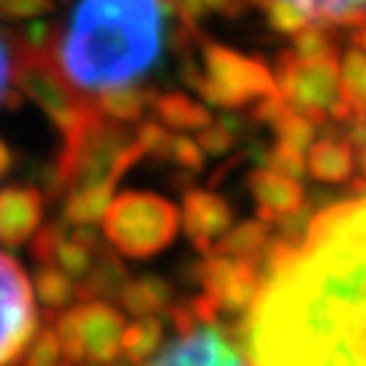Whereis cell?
<instances>
[{"label": "cell", "mask_w": 366, "mask_h": 366, "mask_svg": "<svg viewBox=\"0 0 366 366\" xmlns=\"http://www.w3.org/2000/svg\"><path fill=\"white\" fill-rule=\"evenodd\" d=\"M252 366H366V198L315 212L247 312Z\"/></svg>", "instance_id": "obj_1"}, {"label": "cell", "mask_w": 366, "mask_h": 366, "mask_svg": "<svg viewBox=\"0 0 366 366\" xmlns=\"http://www.w3.org/2000/svg\"><path fill=\"white\" fill-rule=\"evenodd\" d=\"M171 19L169 0H79L57 36V66L81 92L136 84L160 63Z\"/></svg>", "instance_id": "obj_2"}, {"label": "cell", "mask_w": 366, "mask_h": 366, "mask_svg": "<svg viewBox=\"0 0 366 366\" xmlns=\"http://www.w3.org/2000/svg\"><path fill=\"white\" fill-rule=\"evenodd\" d=\"M142 157L144 152L136 144V136L95 109L84 122L63 136V147L54 160L44 166L39 179L46 201H57L81 187H114Z\"/></svg>", "instance_id": "obj_3"}, {"label": "cell", "mask_w": 366, "mask_h": 366, "mask_svg": "<svg viewBox=\"0 0 366 366\" xmlns=\"http://www.w3.org/2000/svg\"><path fill=\"white\" fill-rule=\"evenodd\" d=\"M201 54H204V74L198 71L193 54L182 57V81L196 90L207 104L220 109H244L252 98L274 95L277 79L272 68L261 57L239 54L217 41L201 36Z\"/></svg>", "instance_id": "obj_4"}, {"label": "cell", "mask_w": 366, "mask_h": 366, "mask_svg": "<svg viewBox=\"0 0 366 366\" xmlns=\"http://www.w3.org/2000/svg\"><path fill=\"white\" fill-rule=\"evenodd\" d=\"M182 214L163 196L128 190L112 198L104 212V236L125 258L142 261L171 247L179 234Z\"/></svg>", "instance_id": "obj_5"}, {"label": "cell", "mask_w": 366, "mask_h": 366, "mask_svg": "<svg viewBox=\"0 0 366 366\" xmlns=\"http://www.w3.org/2000/svg\"><path fill=\"white\" fill-rule=\"evenodd\" d=\"M11 76L16 90L25 98H30L46 117L52 119V125L60 131V136L71 133L79 122H84L98 109L95 101L74 90V84L63 76V71L57 66V57H54L57 44L46 46V49H30V46H22L16 41H11Z\"/></svg>", "instance_id": "obj_6"}, {"label": "cell", "mask_w": 366, "mask_h": 366, "mask_svg": "<svg viewBox=\"0 0 366 366\" xmlns=\"http://www.w3.org/2000/svg\"><path fill=\"white\" fill-rule=\"evenodd\" d=\"M277 81L280 95L288 101L293 112L315 125L328 119V109L340 98V63L328 60H299L293 49L277 54Z\"/></svg>", "instance_id": "obj_7"}, {"label": "cell", "mask_w": 366, "mask_h": 366, "mask_svg": "<svg viewBox=\"0 0 366 366\" xmlns=\"http://www.w3.org/2000/svg\"><path fill=\"white\" fill-rule=\"evenodd\" d=\"M39 334L33 285L16 258L0 252V366H22Z\"/></svg>", "instance_id": "obj_8"}, {"label": "cell", "mask_w": 366, "mask_h": 366, "mask_svg": "<svg viewBox=\"0 0 366 366\" xmlns=\"http://www.w3.org/2000/svg\"><path fill=\"white\" fill-rule=\"evenodd\" d=\"M74 310L81 337L84 361L92 366H117L122 355L125 315L114 310L109 301H79Z\"/></svg>", "instance_id": "obj_9"}, {"label": "cell", "mask_w": 366, "mask_h": 366, "mask_svg": "<svg viewBox=\"0 0 366 366\" xmlns=\"http://www.w3.org/2000/svg\"><path fill=\"white\" fill-rule=\"evenodd\" d=\"M182 225L190 244L201 255H212L214 239H220L234 225V207L222 196H214L209 190H184L182 201Z\"/></svg>", "instance_id": "obj_10"}, {"label": "cell", "mask_w": 366, "mask_h": 366, "mask_svg": "<svg viewBox=\"0 0 366 366\" xmlns=\"http://www.w3.org/2000/svg\"><path fill=\"white\" fill-rule=\"evenodd\" d=\"M234 345L225 340L220 323L198 326L190 334H179L147 366H222Z\"/></svg>", "instance_id": "obj_11"}, {"label": "cell", "mask_w": 366, "mask_h": 366, "mask_svg": "<svg viewBox=\"0 0 366 366\" xmlns=\"http://www.w3.org/2000/svg\"><path fill=\"white\" fill-rule=\"evenodd\" d=\"M44 220V193L33 184L0 190V244L22 247Z\"/></svg>", "instance_id": "obj_12"}, {"label": "cell", "mask_w": 366, "mask_h": 366, "mask_svg": "<svg viewBox=\"0 0 366 366\" xmlns=\"http://www.w3.org/2000/svg\"><path fill=\"white\" fill-rule=\"evenodd\" d=\"M247 184L249 196L255 198L258 204V220L266 222V225H274L282 214L288 212H296L304 204V187L299 184V179H290V177H282L272 169H252L247 174Z\"/></svg>", "instance_id": "obj_13"}, {"label": "cell", "mask_w": 366, "mask_h": 366, "mask_svg": "<svg viewBox=\"0 0 366 366\" xmlns=\"http://www.w3.org/2000/svg\"><path fill=\"white\" fill-rule=\"evenodd\" d=\"M355 149L353 144L345 139L340 128H326L323 139L310 147V157H307V171L312 174L317 182H347L355 174Z\"/></svg>", "instance_id": "obj_14"}, {"label": "cell", "mask_w": 366, "mask_h": 366, "mask_svg": "<svg viewBox=\"0 0 366 366\" xmlns=\"http://www.w3.org/2000/svg\"><path fill=\"white\" fill-rule=\"evenodd\" d=\"M128 282H131V274H128L125 263L104 244L95 252V261H92L87 277L79 280L74 296L79 301H119Z\"/></svg>", "instance_id": "obj_15"}, {"label": "cell", "mask_w": 366, "mask_h": 366, "mask_svg": "<svg viewBox=\"0 0 366 366\" xmlns=\"http://www.w3.org/2000/svg\"><path fill=\"white\" fill-rule=\"evenodd\" d=\"M249 6L263 9L272 0H247ZM288 3L307 19L326 27L340 25H364L366 22V0H280Z\"/></svg>", "instance_id": "obj_16"}, {"label": "cell", "mask_w": 366, "mask_h": 366, "mask_svg": "<svg viewBox=\"0 0 366 366\" xmlns=\"http://www.w3.org/2000/svg\"><path fill=\"white\" fill-rule=\"evenodd\" d=\"M174 301V288L163 277L155 274H144L131 280L122 296H119V304L128 310L136 317H157V315H166V310Z\"/></svg>", "instance_id": "obj_17"}, {"label": "cell", "mask_w": 366, "mask_h": 366, "mask_svg": "<svg viewBox=\"0 0 366 366\" xmlns=\"http://www.w3.org/2000/svg\"><path fill=\"white\" fill-rule=\"evenodd\" d=\"M160 92L155 87H117V90H106L98 95V112L112 122L128 125V122H139L144 117L147 106H155V98Z\"/></svg>", "instance_id": "obj_18"}, {"label": "cell", "mask_w": 366, "mask_h": 366, "mask_svg": "<svg viewBox=\"0 0 366 366\" xmlns=\"http://www.w3.org/2000/svg\"><path fill=\"white\" fill-rule=\"evenodd\" d=\"M272 239V225L255 220H244L242 225H231V231L214 242L212 252L214 255H228V258H244V261H261L263 249Z\"/></svg>", "instance_id": "obj_19"}, {"label": "cell", "mask_w": 366, "mask_h": 366, "mask_svg": "<svg viewBox=\"0 0 366 366\" xmlns=\"http://www.w3.org/2000/svg\"><path fill=\"white\" fill-rule=\"evenodd\" d=\"M157 117L177 131H201L212 125V112L207 106L190 101L184 92H163L155 98Z\"/></svg>", "instance_id": "obj_20"}, {"label": "cell", "mask_w": 366, "mask_h": 366, "mask_svg": "<svg viewBox=\"0 0 366 366\" xmlns=\"http://www.w3.org/2000/svg\"><path fill=\"white\" fill-rule=\"evenodd\" d=\"M166 326L160 317H139L133 326H125L122 334V358L128 366H144L160 350Z\"/></svg>", "instance_id": "obj_21"}, {"label": "cell", "mask_w": 366, "mask_h": 366, "mask_svg": "<svg viewBox=\"0 0 366 366\" xmlns=\"http://www.w3.org/2000/svg\"><path fill=\"white\" fill-rule=\"evenodd\" d=\"M112 184H98V187H81L71 190L63 204V217L71 225H92L104 217L106 207L112 204Z\"/></svg>", "instance_id": "obj_22"}, {"label": "cell", "mask_w": 366, "mask_h": 366, "mask_svg": "<svg viewBox=\"0 0 366 366\" xmlns=\"http://www.w3.org/2000/svg\"><path fill=\"white\" fill-rule=\"evenodd\" d=\"M33 282H36V293H39L41 304L46 307V320H54L57 310H63L68 301L74 299V290H76L71 277L63 269H54L52 263L39 266Z\"/></svg>", "instance_id": "obj_23"}, {"label": "cell", "mask_w": 366, "mask_h": 366, "mask_svg": "<svg viewBox=\"0 0 366 366\" xmlns=\"http://www.w3.org/2000/svg\"><path fill=\"white\" fill-rule=\"evenodd\" d=\"M342 90L340 98L353 106L355 114L366 112V54L358 46H350L342 57L340 68Z\"/></svg>", "instance_id": "obj_24"}, {"label": "cell", "mask_w": 366, "mask_h": 366, "mask_svg": "<svg viewBox=\"0 0 366 366\" xmlns=\"http://www.w3.org/2000/svg\"><path fill=\"white\" fill-rule=\"evenodd\" d=\"M293 52L299 60H328L337 57V41L328 33L326 25L307 22L299 33H293Z\"/></svg>", "instance_id": "obj_25"}, {"label": "cell", "mask_w": 366, "mask_h": 366, "mask_svg": "<svg viewBox=\"0 0 366 366\" xmlns=\"http://www.w3.org/2000/svg\"><path fill=\"white\" fill-rule=\"evenodd\" d=\"M272 128L277 133V144L290 147L296 152H307L315 144V136H317V125L310 122L307 117H301L293 109H288Z\"/></svg>", "instance_id": "obj_26"}, {"label": "cell", "mask_w": 366, "mask_h": 366, "mask_svg": "<svg viewBox=\"0 0 366 366\" xmlns=\"http://www.w3.org/2000/svg\"><path fill=\"white\" fill-rule=\"evenodd\" d=\"M92 261H95V252L84 244H79L76 239H71V234L60 242L57 255H54V266H60L68 277H76V280L87 277V272L92 269Z\"/></svg>", "instance_id": "obj_27"}, {"label": "cell", "mask_w": 366, "mask_h": 366, "mask_svg": "<svg viewBox=\"0 0 366 366\" xmlns=\"http://www.w3.org/2000/svg\"><path fill=\"white\" fill-rule=\"evenodd\" d=\"M66 236H68L66 222H46L39 234L30 239V258L39 263V266H46V263L54 266L57 247H60V242Z\"/></svg>", "instance_id": "obj_28"}, {"label": "cell", "mask_w": 366, "mask_h": 366, "mask_svg": "<svg viewBox=\"0 0 366 366\" xmlns=\"http://www.w3.org/2000/svg\"><path fill=\"white\" fill-rule=\"evenodd\" d=\"M60 361V340H57V331L54 326L41 328L36 334V340L30 342L22 366H57Z\"/></svg>", "instance_id": "obj_29"}, {"label": "cell", "mask_w": 366, "mask_h": 366, "mask_svg": "<svg viewBox=\"0 0 366 366\" xmlns=\"http://www.w3.org/2000/svg\"><path fill=\"white\" fill-rule=\"evenodd\" d=\"M261 169H272L282 177H290V179H299L307 174V160L301 157V152L290 149V147L282 144H269L266 155H263Z\"/></svg>", "instance_id": "obj_30"}, {"label": "cell", "mask_w": 366, "mask_h": 366, "mask_svg": "<svg viewBox=\"0 0 366 366\" xmlns=\"http://www.w3.org/2000/svg\"><path fill=\"white\" fill-rule=\"evenodd\" d=\"M136 144L142 147V152L155 160H169L171 149V133L160 122H142L136 131Z\"/></svg>", "instance_id": "obj_31"}, {"label": "cell", "mask_w": 366, "mask_h": 366, "mask_svg": "<svg viewBox=\"0 0 366 366\" xmlns=\"http://www.w3.org/2000/svg\"><path fill=\"white\" fill-rule=\"evenodd\" d=\"M169 160L177 163L179 169L190 171V174H201L204 171V149L193 139H187V136H171Z\"/></svg>", "instance_id": "obj_32"}, {"label": "cell", "mask_w": 366, "mask_h": 366, "mask_svg": "<svg viewBox=\"0 0 366 366\" xmlns=\"http://www.w3.org/2000/svg\"><path fill=\"white\" fill-rule=\"evenodd\" d=\"M263 11H266V22H269V27H272L274 33H285V36L290 33V36H293V33H299L301 27L307 25V19H304L293 6L280 3V0L266 3Z\"/></svg>", "instance_id": "obj_33"}, {"label": "cell", "mask_w": 366, "mask_h": 366, "mask_svg": "<svg viewBox=\"0 0 366 366\" xmlns=\"http://www.w3.org/2000/svg\"><path fill=\"white\" fill-rule=\"evenodd\" d=\"M236 139H239L236 133H231L228 128H222L220 122H217V125H207V128H201V131H198L196 144L204 149V155L222 157V155H228V152L236 147Z\"/></svg>", "instance_id": "obj_34"}, {"label": "cell", "mask_w": 366, "mask_h": 366, "mask_svg": "<svg viewBox=\"0 0 366 366\" xmlns=\"http://www.w3.org/2000/svg\"><path fill=\"white\" fill-rule=\"evenodd\" d=\"M57 36H60V27L52 22H30V25L19 27L11 36V41L30 46V49H46V46L57 44Z\"/></svg>", "instance_id": "obj_35"}, {"label": "cell", "mask_w": 366, "mask_h": 366, "mask_svg": "<svg viewBox=\"0 0 366 366\" xmlns=\"http://www.w3.org/2000/svg\"><path fill=\"white\" fill-rule=\"evenodd\" d=\"M52 9V0H0V16L9 22L41 16V14H49Z\"/></svg>", "instance_id": "obj_36"}, {"label": "cell", "mask_w": 366, "mask_h": 366, "mask_svg": "<svg viewBox=\"0 0 366 366\" xmlns=\"http://www.w3.org/2000/svg\"><path fill=\"white\" fill-rule=\"evenodd\" d=\"M288 109H290L288 101H285L280 92H274V95L258 98V104L252 106V112H249V119H252V122H263V125H274L277 119L282 117Z\"/></svg>", "instance_id": "obj_37"}, {"label": "cell", "mask_w": 366, "mask_h": 366, "mask_svg": "<svg viewBox=\"0 0 366 366\" xmlns=\"http://www.w3.org/2000/svg\"><path fill=\"white\" fill-rule=\"evenodd\" d=\"M9 81H11V52L6 46V39L0 36V106H6L9 95H11Z\"/></svg>", "instance_id": "obj_38"}, {"label": "cell", "mask_w": 366, "mask_h": 366, "mask_svg": "<svg viewBox=\"0 0 366 366\" xmlns=\"http://www.w3.org/2000/svg\"><path fill=\"white\" fill-rule=\"evenodd\" d=\"M345 139L353 144V149H366V112L364 114H355L350 122H347V131H345Z\"/></svg>", "instance_id": "obj_39"}, {"label": "cell", "mask_w": 366, "mask_h": 366, "mask_svg": "<svg viewBox=\"0 0 366 366\" xmlns=\"http://www.w3.org/2000/svg\"><path fill=\"white\" fill-rule=\"evenodd\" d=\"M14 163H16V155H14V149L9 144H6L3 139H0V179L11 174Z\"/></svg>", "instance_id": "obj_40"}, {"label": "cell", "mask_w": 366, "mask_h": 366, "mask_svg": "<svg viewBox=\"0 0 366 366\" xmlns=\"http://www.w3.org/2000/svg\"><path fill=\"white\" fill-rule=\"evenodd\" d=\"M222 366H252L247 361V358H244V355L239 353V350H231V353H228V358H225V361H222Z\"/></svg>", "instance_id": "obj_41"}, {"label": "cell", "mask_w": 366, "mask_h": 366, "mask_svg": "<svg viewBox=\"0 0 366 366\" xmlns=\"http://www.w3.org/2000/svg\"><path fill=\"white\" fill-rule=\"evenodd\" d=\"M353 46H358V49L366 54V22L353 33Z\"/></svg>", "instance_id": "obj_42"}, {"label": "cell", "mask_w": 366, "mask_h": 366, "mask_svg": "<svg viewBox=\"0 0 366 366\" xmlns=\"http://www.w3.org/2000/svg\"><path fill=\"white\" fill-rule=\"evenodd\" d=\"M57 366H71V361H66V364H57Z\"/></svg>", "instance_id": "obj_43"}]
</instances>
